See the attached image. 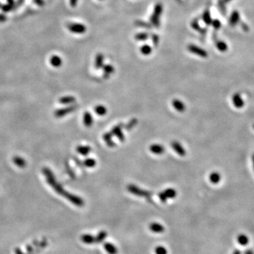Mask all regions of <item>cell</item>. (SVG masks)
<instances>
[{
  "label": "cell",
  "instance_id": "cell-1",
  "mask_svg": "<svg viewBox=\"0 0 254 254\" xmlns=\"http://www.w3.org/2000/svg\"><path fill=\"white\" fill-rule=\"evenodd\" d=\"M127 189L130 193L134 194V195H136L137 196L145 197L146 198H150L151 196H152V193H151V192L142 189L137 186H136V185H134V184L128 185Z\"/></svg>",
  "mask_w": 254,
  "mask_h": 254
},
{
  "label": "cell",
  "instance_id": "cell-2",
  "mask_svg": "<svg viewBox=\"0 0 254 254\" xmlns=\"http://www.w3.org/2000/svg\"><path fill=\"white\" fill-rule=\"evenodd\" d=\"M177 196V191L174 189H167L158 194L159 198L162 202H166L168 198H173Z\"/></svg>",
  "mask_w": 254,
  "mask_h": 254
},
{
  "label": "cell",
  "instance_id": "cell-3",
  "mask_svg": "<svg viewBox=\"0 0 254 254\" xmlns=\"http://www.w3.org/2000/svg\"><path fill=\"white\" fill-rule=\"evenodd\" d=\"M162 6L161 4H156V6H155V9H154V13H153L152 17H151V19H150L152 24L156 27L159 26V25H160L159 19H160V14L162 13Z\"/></svg>",
  "mask_w": 254,
  "mask_h": 254
},
{
  "label": "cell",
  "instance_id": "cell-4",
  "mask_svg": "<svg viewBox=\"0 0 254 254\" xmlns=\"http://www.w3.org/2000/svg\"><path fill=\"white\" fill-rule=\"evenodd\" d=\"M65 197L67 198L68 201H71V202H72L73 204L77 205V206L81 207L84 205L83 200L81 198L79 197V196L73 195V194L69 193H68V192H67V193H66V194L65 195Z\"/></svg>",
  "mask_w": 254,
  "mask_h": 254
},
{
  "label": "cell",
  "instance_id": "cell-5",
  "mask_svg": "<svg viewBox=\"0 0 254 254\" xmlns=\"http://www.w3.org/2000/svg\"><path fill=\"white\" fill-rule=\"evenodd\" d=\"M232 103L237 109H241L244 106V100L239 93H236L232 96Z\"/></svg>",
  "mask_w": 254,
  "mask_h": 254
},
{
  "label": "cell",
  "instance_id": "cell-6",
  "mask_svg": "<svg viewBox=\"0 0 254 254\" xmlns=\"http://www.w3.org/2000/svg\"><path fill=\"white\" fill-rule=\"evenodd\" d=\"M189 50L192 53L196 54V55L200 56L201 57H203V58H206L208 57V53L205 51L204 50L201 49V47H198L196 45H190L188 47Z\"/></svg>",
  "mask_w": 254,
  "mask_h": 254
},
{
  "label": "cell",
  "instance_id": "cell-7",
  "mask_svg": "<svg viewBox=\"0 0 254 254\" xmlns=\"http://www.w3.org/2000/svg\"><path fill=\"white\" fill-rule=\"evenodd\" d=\"M112 134L116 136L121 141H123L125 139V136L122 131V125L119 124L114 127L112 129Z\"/></svg>",
  "mask_w": 254,
  "mask_h": 254
},
{
  "label": "cell",
  "instance_id": "cell-8",
  "mask_svg": "<svg viewBox=\"0 0 254 254\" xmlns=\"http://www.w3.org/2000/svg\"><path fill=\"white\" fill-rule=\"evenodd\" d=\"M171 147H172L173 150L176 151L178 155H181V156H184L186 155V151H185L184 148L182 147V145L177 141H173L171 143Z\"/></svg>",
  "mask_w": 254,
  "mask_h": 254
},
{
  "label": "cell",
  "instance_id": "cell-9",
  "mask_svg": "<svg viewBox=\"0 0 254 254\" xmlns=\"http://www.w3.org/2000/svg\"><path fill=\"white\" fill-rule=\"evenodd\" d=\"M150 150L153 154L161 155L164 153V148L160 144H153L150 146Z\"/></svg>",
  "mask_w": 254,
  "mask_h": 254
},
{
  "label": "cell",
  "instance_id": "cell-10",
  "mask_svg": "<svg viewBox=\"0 0 254 254\" xmlns=\"http://www.w3.org/2000/svg\"><path fill=\"white\" fill-rule=\"evenodd\" d=\"M172 105L173 107H175L176 110L179 112H183L186 109V107H185L184 104L181 101V100L178 99H175L173 100L172 101Z\"/></svg>",
  "mask_w": 254,
  "mask_h": 254
},
{
  "label": "cell",
  "instance_id": "cell-11",
  "mask_svg": "<svg viewBox=\"0 0 254 254\" xmlns=\"http://www.w3.org/2000/svg\"><path fill=\"white\" fill-rule=\"evenodd\" d=\"M83 123L84 125L87 127H90L92 126L93 123V116L90 112H86L83 114Z\"/></svg>",
  "mask_w": 254,
  "mask_h": 254
},
{
  "label": "cell",
  "instance_id": "cell-12",
  "mask_svg": "<svg viewBox=\"0 0 254 254\" xmlns=\"http://www.w3.org/2000/svg\"><path fill=\"white\" fill-rule=\"evenodd\" d=\"M150 230L155 233H162L164 231V227L159 223H153L150 225Z\"/></svg>",
  "mask_w": 254,
  "mask_h": 254
},
{
  "label": "cell",
  "instance_id": "cell-13",
  "mask_svg": "<svg viewBox=\"0 0 254 254\" xmlns=\"http://www.w3.org/2000/svg\"><path fill=\"white\" fill-rule=\"evenodd\" d=\"M103 139L109 147L113 148L115 145V143H114V142L112 140V133H105L103 135Z\"/></svg>",
  "mask_w": 254,
  "mask_h": 254
},
{
  "label": "cell",
  "instance_id": "cell-14",
  "mask_svg": "<svg viewBox=\"0 0 254 254\" xmlns=\"http://www.w3.org/2000/svg\"><path fill=\"white\" fill-rule=\"evenodd\" d=\"M209 179L210 182L214 184H217L220 182L221 180V175L217 171H212V172L210 175Z\"/></svg>",
  "mask_w": 254,
  "mask_h": 254
},
{
  "label": "cell",
  "instance_id": "cell-15",
  "mask_svg": "<svg viewBox=\"0 0 254 254\" xmlns=\"http://www.w3.org/2000/svg\"><path fill=\"white\" fill-rule=\"evenodd\" d=\"M104 248L105 251L109 254H117L118 250L114 244L111 243H105L104 244Z\"/></svg>",
  "mask_w": 254,
  "mask_h": 254
},
{
  "label": "cell",
  "instance_id": "cell-16",
  "mask_svg": "<svg viewBox=\"0 0 254 254\" xmlns=\"http://www.w3.org/2000/svg\"><path fill=\"white\" fill-rule=\"evenodd\" d=\"M75 109H76V106H71V107H66V108H64V109H60V110L57 112V116H63L66 115V114L72 112L75 110Z\"/></svg>",
  "mask_w": 254,
  "mask_h": 254
},
{
  "label": "cell",
  "instance_id": "cell-17",
  "mask_svg": "<svg viewBox=\"0 0 254 254\" xmlns=\"http://www.w3.org/2000/svg\"><path fill=\"white\" fill-rule=\"evenodd\" d=\"M240 19V16L239 13L238 11H234L232 14H231V17L230 18V24L231 26H234L236 24H237V23L239 22Z\"/></svg>",
  "mask_w": 254,
  "mask_h": 254
},
{
  "label": "cell",
  "instance_id": "cell-18",
  "mask_svg": "<svg viewBox=\"0 0 254 254\" xmlns=\"http://www.w3.org/2000/svg\"><path fill=\"white\" fill-rule=\"evenodd\" d=\"M91 151V148L88 145H80L77 147V152L82 155H87Z\"/></svg>",
  "mask_w": 254,
  "mask_h": 254
},
{
  "label": "cell",
  "instance_id": "cell-19",
  "mask_svg": "<svg viewBox=\"0 0 254 254\" xmlns=\"http://www.w3.org/2000/svg\"><path fill=\"white\" fill-rule=\"evenodd\" d=\"M82 241L87 244H95V237L90 234H83L81 236Z\"/></svg>",
  "mask_w": 254,
  "mask_h": 254
},
{
  "label": "cell",
  "instance_id": "cell-20",
  "mask_svg": "<svg viewBox=\"0 0 254 254\" xmlns=\"http://www.w3.org/2000/svg\"><path fill=\"white\" fill-rule=\"evenodd\" d=\"M103 61H104V57L101 54H98L95 57V66L96 68H100L103 66Z\"/></svg>",
  "mask_w": 254,
  "mask_h": 254
},
{
  "label": "cell",
  "instance_id": "cell-21",
  "mask_svg": "<svg viewBox=\"0 0 254 254\" xmlns=\"http://www.w3.org/2000/svg\"><path fill=\"white\" fill-rule=\"evenodd\" d=\"M107 234L105 231H101L98 233V234L95 237V244H99L101 243L102 241H103L105 239V238L107 237Z\"/></svg>",
  "mask_w": 254,
  "mask_h": 254
},
{
  "label": "cell",
  "instance_id": "cell-22",
  "mask_svg": "<svg viewBox=\"0 0 254 254\" xmlns=\"http://www.w3.org/2000/svg\"><path fill=\"white\" fill-rule=\"evenodd\" d=\"M104 70V76L105 78H108L112 73L114 72V68L111 65H105L102 66Z\"/></svg>",
  "mask_w": 254,
  "mask_h": 254
},
{
  "label": "cell",
  "instance_id": "cell-23",
  "mask_svg": "<svg viewBox=\"0 0 254 254\" xmlns=\"http://www.w3.org/2000/svg\"><path fill=\"white\" fill-rule=\"evenodd\" d=\"M95 112L100 116H103L107 113V109L103 105H97L95 107Z\"/></svg>",
  "mask_w": 254,
  "mask_h": 254
},
{
  "label": "cell",
  "instance_id": "cell-24",
  "mask_svg": "<svg viewBox=\"0 0 254 254\" xmlns=\"http://www.w3.org/2000/svg\"><path fill=\"white\" fill-rule=\"evenodd\" d=\"M237 240H238V242H239V244L240 245H242V246H245V245L248 244V241H249L248 237L245 234H240L238 236Z\"/></svg>",
  "mask_w": 254,
  "mask_h": 254
},
{
  "label": "cell",
  "instance_id": "cell-25",
  "mask_svg": "<svg viewBox=\"0 0 254 254\" xmlns=\"http://www.w3.org/2000/svg\"><path fill=\"white\" fill-rule=\"evenodd\" d=\"M71 30H72V31L74 32H76V33H83V32L86 31V27L81 24L73 25V26L71 27Z\"/></svg>",
  "mask_w": 254,
  "mask_h": 254
},
{
  "label": "cell",
  "instance_id": "cell-26",
  "mask_svg": "<svg viewBox=\"0 0 254 254\" xmlns=\"http://www.w3.org/2000/svg\"><path fill=\"white\" fill-rule=\"evenodd\" d=\"M216 47L219 52H226V50H227V45H226V43H225V42H223V41H220V42H218L217 43V45Z\"/></svg>",
  "mask_w": 254,
  "mask_h": 254
},
{
  "label": "cell",
  "instance_id": "cell-27",
  "mask_svg": "<svg viewBox=\"0 0 254 254\" xmlns=\"http://www.w3.org/2000/svg\"><path fill=\"white\" fill-rule=\"evenodd\" d=\"M83 164L87 167H93L95 166L96 162L94 159L92 158H87L83 162Z\"/></svg>",
  "mask_w": 254,
  "mask_h": 254
},
{
  "label": "cell",
  "instance_id": "cell-28",
  "mask_svg": "<svg viewBox=\"0 0 254 254\" xmlns=\"http://www.w3.org/2000/svg\"><path fill=\"white\" fill-rule=\"evenodd\" d=\"M203 19L204 20L205 23L206 24H212V19H211V17H210V13L208 11H206L204 13V14H203Z\"/></svg>",
  "mask_w": 254,
  "mask_h": 254
},
{
  "label": "cell",
  "instance_id": "cell-29",
  "mask_svg": "<svg viewBox=\"0 0 254 254\" xmlns=\"http://www.w3.org/2000/svg\"><path fill=\"white\" fill-rule=\"evenodd\" d=\"M75 102V98L73 97H71V96L63 98L60 100V102L63 104H70V103H73V102Z\"/></svg>",
  "mask_w": 254,
  "mask_h": 254
},
{
  "label": "cell",
  "instance_id": "cell-30",
  "mask_svg": "<svg viewBox=\"0 0 254 254\" xmlns=\"http://www.w3.org/2000/svg\"><path fill=\"white\" fill-rule=\"evenodd\" d=\"M141 52L144 55H148V54H150L151 52H152V49H151V47L150 46H148V45H145L141 48Z\"/></svg>",
  "mask_w": 254,
  "mask_h": 254
},
{
  "label": "cell",
  "instance_id": "cell-31",
  "mask_svg": "<svg viewBox=\"0 0 254 254\" xmlns=\"http://www.w3.org/2000/svg\"><path fill=\"white\" fill-rule=\"evenodd\" d=\"M155 254H167V251L164 246H159L155 248Z\"/></svg>",
  "mask_w": 254,
  "mask_h": 254
},
{
  "label": "cell",
  "instance_id": "cell-32",
  "mask_svg": "<svg viewBox=\"0 0 254 254\" xmlns=\"http://www.w3.org/2000/svg\"><path fill=\"white\" fill-rule=\"evenodd\" d=\"M137 122H138V121H137L136 119H133L126 125V129L127 130H131L137 124Z\"/></svg>",
  "mask_w": 254,
  "mask_h": 254
},
{
  "label": "cell",
  "instance_id": "cell-33",
  "mask_svg": "<svg viewBox=\"0 0 254 254\" xmlns=\"http://www.w3.org/2000/svg\"><path fill=\"white\" fill-rule=\"evenodd\" d=\"M137 40H145L148 38V33H139L135 36Z\"/></svg>",
  "mask_w": 254,
  "mask_h": 254
},
{
  "label": "cell",
  "instance_id": "cell-34",
  "mask_svg": "<svg viewBox=\"0 0 254 254\" xmlns=\"http://www.w3.org/2000/svg\"><path fill=\"white\" fill-rule=\"evenodd\" d=\"M216 29H218L220 28L221 26V23L218 20H212V24H211Z\"/></svg>",
  "mask_w": 254,
  "mask_h": 254
},
{
  "label": "cell",
  "instance_id": "cell-35",
  "mask_svg": "<svg viewBox=\"0 0 254 254\" xmlns=\"http://www.w3.org/2000/svg\"><path fill=\"white\" fill-rule=\"evenodd\" d=\"M153 42H154V44L155 45H157V43L159 42V38L157 37V35H153Z\"/></svg>",
  "mask_w": 254,
  "mask_h": 254
},
{
  "label": "cell",
  "instance_id": "cell-36",
  "mask_svg": "<svg viewBox=\"0 0 254 254\" xmlns=\"http://www.w3.org/2000/svg\"><path fill=\"white\" fill-rule=\"evenodd\" d=\"M15 253H16V254H24V253L22 252L21 250H20V248H16V250H15Z\"/></svg>",
  "mask_w": 254,
  "mask_h": 254
},
{
  "label": "cell",
  "instance_id": "cell-37",
  "mask_svg": "<svg viewBox=\"0 0 254 254\" xmlns=\"http://www.w3.org/2000/svg\"><path fill=\"white\" fill-rule=\"evenodd\" d=\"M27 251H28V253H31V252H32V251H33V249H32L31 246H28V248H27Z\"/></svg>",
  "mask_w": 254,
  "mask_h": 254
},
{
  "label": "cell",
  "instance_id": "cell-38",
  "mask_svg": "<svg viewBox=\"0 0 254 254\" xmlns=\"http://www.w3.org/2000/svg\"><path fill=\"white\" fill-rule=\"evenodd\" d=\"M252 162H253V166L254 169V154L252 155Z\"/></svg>",
  "mask_w": 254,
  "mask_h": 254
},
{
  "label": "cell",
  "instance_id": "cell-39",
  "mask_svg": "<svg viewBox=\"0 0 254 254\" xmlns=\"http://www.w3.org/2000/svg\"><path fill=\"white\" fill-rule=\"evenodd\" d=\"M233 254H240V252H239V251H235V252Z\"/></svg>",
  "mask_w": 254,
  "mask_h": 254
},
{
  "label": "cell",
  "instance_id": "cell-40",
  "mask_svg": "<svg viewBox=\"0 0 254 254\" xmlns=\"http://www.w3.org/2000/svg\"><path fill=\"white\" fill-rule=\"evenodd\" d=\"M246 254H253V253L251 252V251H247Z\"/></svg>",
  "mask_w": 254,
  "mask_h": 254
},
{
  "label": "cell",
  "instance_id": "cell-41",
  "mask_svg": "<svg viewBox=\"0 0 254 254\" xmlns=\"http://www.w3.org/2000/svg\"><path fill=\"white\" fill-rule=\"evenodd\" d=\"M225 1L226 2H230V1H231V0H225Z\"/></svg>",
  "mask_w": 254,
  "mask_h": 254
},
{
  "label": "cell",
  "instance_id": "cell-42",
  "mask_svg": "<svg viewBox=\"0 0 254 254\" xmlns=\"http://www.w3.org/2000/svg\"><path fill=\"white\" fill-rule=\"evenodd\" d=\"M253 129H254V124L253 125Z\"/></svg>",
  "mask_w": 254,
  "mask_h": 254
}]
</instances>
